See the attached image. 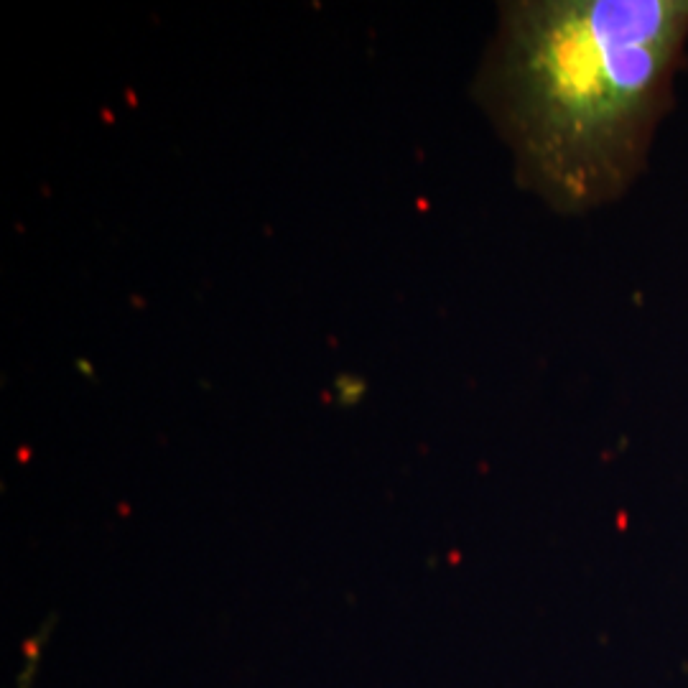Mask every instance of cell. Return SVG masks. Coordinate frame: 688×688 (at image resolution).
<instances>
[{"mask_svg": "<svg viewBox=\"0 0 688 688\" xmlns=\"http://www.w3.org/2000/svg\"><path fill=\"white\" fill-rule=\"evenodd\" d=\"M688 0H513L474 97L515 181L564 217L612 207L645 176L676 105Z\"/></svg>", "mask_w": 688, "mask_h": 688, "instance_id": "obj_1", "label": "cell"}]
</instances>
